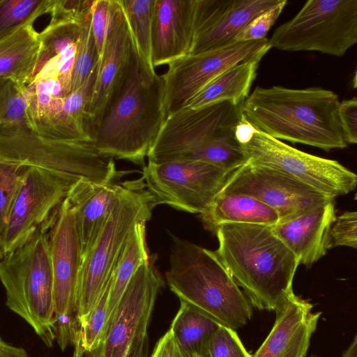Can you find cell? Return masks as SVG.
<instances>
[{
  "mask_svg": "<svg viewBox=\"0 0 357 357\" xmlns=\"http://www.w3.org/2000/svg\"><path fill=\"white\" fill-rule=\"evenodd\" d=\"M219 192L252 197L273 208L280 222L335 199L283 173L248 160L230 173Z\"/></svg>",
  "mask_w": 357,
  "mask_h": 357,
  "instance_id": "obj_16",
  "label": "cell"
},
{
  "mask_svg": "<svg viewBox=\"0 0 357 357\" xmlns=\"http://www.w3.org/2000/svg\"><path fill=\"white\" fill-rule=\"evenodd\" d=\"M340 102L336 93L320 87L257 86L244 100L242 113L273 138L329 151L348 146L338 115Z\"/></svg>",
  "mask_w": 357,
  "mask_h": 357,
  "instance_id": "obj_2",
  "label": "cell"
},
{
  "mask_svg": "<svg viewBox=\"0 0 357 357\" xmlns=\"http://www.w3.org/2000/svg\"><path fill=\"white\" fill-rule=\"evenodd\" d=\"M164 280L150 259L132 277L102 343L84 357H128L147 328Z\"/></svg>",
  "mask_w": 357,
  "mask_h": 357,
  "instance_id": "obj_14",
  "label": "cell"
},
{
  "mask_svg": "<svg viewBox=\"0 0 357 357\" xmlns=\"http://www.w3.org/2000/svg\"><path fill=\"white\" fill-rule=\"evenodd\" d=\"M261 58L239 63L227 69L206 84L185 107L198 109L209 105L229 102L238 105L248 96Z\"/></svg>",
  "mask_w": 357,
  "mask_h": 357,
  "instance_id": "obj_25",
  "label": "cell"
},
{
  "mask_svg": "<svg viewBox=\"0 0 357 357\" xmlns=\"http://www.w3.org/2000/svg\"><path fill=\"white\" fill-rule=\"evenodd\" d=\"M48 220L24 243L0 259V280L6 291L7 307L24 319L47 347H52L57 328Z\"/></svg>",
  "mask_w": 357,
  "mask_h": 357,
  "instance_id": "obj_5",
  "label": "cell"
},
{
  "mask_svg": "<svg viewBox=\"0 0 357 357\" xmlns=\"http://www.w3.org/2000/svg\"><path fill=\"white\" fill-rule=\"evenodd\" d=\"M176 160H199L230 172L246 161L235 138L234 130L206 142Z\"/></svg>",
  "mask_w": 357,
  "mask_h": 357,
  "instance_id": "obj_30",
  "label": "cell"
},
{
  "mask_svg": "<svg viewBox=\"0 0 357 357\" xmlns=\"http://www.w3.org/2000/svg\"><path fill=\"white\" fill-rule=\"evenodd\" d=\"M243 102H222L178 109L166 118L148 153L149 161L176 160L206 142L234 130Z\"/></svg>",
  "mask_w": 357,
  "mask_h": 357,
  "instance_id": "obj_13",
  "label": "cell"
},
{
  "mask_svg": "<svg viewBox=\"0 0 357 357\" xmlns=\"http://www.w3.org/2000/svg\"><path fill=\"white\" fill-rule=\"evenodd\" d=\"M195 0H156L152 33L154 68L169 65L190 52Z\"/></svg>",
  "mask_w": 357,
  "mask_h": 357,
  "instance_id": "obj_20",
  "label": "cell"
},
{
  "mask_svg": "<svg viewBox=\"0 0 357 357\" xmlns=\"http://www.w3.org/2000/svg\"><path fill=\"white\" fill-rule=\"evenodd\" d=\"M230 172L199 160L149 161L142 177L157 204L203 213L225 185Z\"/></svg>",
  "mask_w": 357,
  "mask_h": 357,
  "instance_id": "obj_11",
  "label": "cell"
},
{
  "mask_svg": "<svg viewBox=\"0 0 357 357\" xmlns=\"http://www.w3.org/2000/svg\"><path fill=\"white\" fill-rule=\"evenodd\" d=\"M137 55L146 68L155 73L152 63V33L156 0H121Z\"/></svg>",
  "mask_w": 357,
  "mask_h": 357,
  "instance_id": "obj_29",
  "label": "cell"
},
{
  "mask_svg": "<svg viewBox=\"0 0 357 357\" xmlns=\"http://www.w3.org/2000/svg\"><path fill=\"white\" fill-rule=\"evenodd\" d=\"M271 49L268 38L235 42L224 47L185 56L168 65L161 75L164 108L169 116L185 105L206 84L231 67L262 58Z\"/></svg>",
  "mask_w": 357,
  "mask_h": 357,
  "instance_id": "obj_12",
  "label": "cell"
},
{
  "mask_svg": "<svg viewBox=\"0 0 357 357\" xmlns=\"http://www.w3.org/2000/svg\"><path fill=\"white\" fill-rule=\"evenodd\" d=\"M110 17V0H93L91 6V26L96 52L100 58L105 47Z\"/></svg>",
  "mask_w": 357,
  "mask_h": 357,
  "instance_id": "obj_39",
  "label": "cell"
},
{
  "mask_svg": "<svg viewBox=\"0 0 357 357\" xmlns=\"http://www.w3.org/2000/svg\"><path fill=\"white\" fill-rule=\"evenodd\" d=\"M287 0L261 13L249 22L236 36L235 42H245L266 38V35L282 12Z\"/></svg>",
  "mask_w": 357,
  "mask_h": 357,
  "instance_id": "obj_38",
  "label": "cell"
},
{
  "mask_svg": "<svg viewBox=\"0 0 357 357\" xmlns=\"http://www.w3.org/2000/svg\"><path fill=\"white\" fill-rule=\"evenodd\" d=\"M78 32L79 22L50 21L39 33L40 50L36 73L48 60L56 57L66 96L70 93Z\"/></svg>",
  "mask_w": 357,
  "mask_h": 357,
  "instance_id": "obj_26",
  "label": "cell"
},
{
  "mask_svg": "<svg viewBox=\"0 0 357 357\" xmlns=\"http://www.w3.org/2000/svg\"><path fill=\"white\" fill-rule=\"evenodd\" d=\"M163 100L162 75L146 68L134 47L123 89L93 135L99 153L144 163L167 118Z\"/></svg>",
  "mask_w": 357,
  "mask_h": 357,
  "instance_id": "obj_3",
  "label": "cell"
},
{
  "mask_svg": "<svg viewBox=\"0 0 357 357\" xmlns=\"http://www.w3.org/2000/svg\"><path fill=\"white\" fill-rule=\"evenodd\" d=\"M109 287V279L91 310L79 323L73 357H84L102 343L107 331Z\"/></svg>",
  "mask_w": 357,
  "mask_h": 357,
  "instance_id": "obj_31",
  "label": "cell"
},
{
  "mask_svg": "<svg viewBox=\"0 0 357 357\" xmlns=\"http://www.w3.org/2000/svg\"><path fill=\"white\" fill-rule=\"evenodd\" d=\"M7 79L0 78V87L5 83Z\"/></svg>",
  "mask_w": 357,
  "mask_h": 357,
  "instance_id": "obj_47",
  "label": "cell"
},
{
  "mask_svg": "<svg viewBox=\"0 0 357 357\" xmlns=\"http://www.w3.org/2000/svg\"><path fill=\"white\" fill-rule=\"evenodd\" d=\"M203 357H252L235 330L220 325L208 339Z\"/></svg>",
  "mask_w": 357,
  "mask_h": 357,
  "instance_id": "obj_35",
  "label": "cell"
},
{
  "mask_svg": "<svg viewBox=\"0 0 357 357\" xmlns=\"http://www.w3.org/2000/svg\"><path fill=\"white\" fill-rule=\"evenodd\" d=\"M155 205L142 178L121 183L111 212L93 243L82 257L76 296L78 328L109 279L131 230L137 223L150 219Z\"/></svg>",
  "mask_w": 357,
  "mask_h": 357,
  "instance_id": "obj_7",
  "label": "cell"
},
{
  "mask_svg": "<svg viewBox=\"0 0 357 357\" xmlns=\"http://www.w3.org/2000/svg\"><path fill=\"white\" fill-rule=\"evenodd\" d=\"M146 222H140L134 226L123 246L110 275L107 331L112 321L121 298L132 277L142 264L150 259L146 242Z\"/></svg>",
  "mask_w": 357,
  "mask_h": 357,
  "instance_id": "obj_27",
  "label": "cell"
},
{
  "mask_svg": "<svg viewBox=\"0 0 357 357\" xmlns=\"http://www.w3.org/2000/svg\"><path fill=\"white\" fill-rule=\"evenodd\" d=\"M29 167L0 160V245L14 200Z\"/></svg>",
  "mask_w": 357,
  "mask_h": 357,
  "instance_id": "obj_34",
  "label": "cell"
},
{
  "mask_svg": "<svg viewBox=\"0 0 357 357\" xmlns=\"http://www.w3.org/2000/svg\"><path fill=\"white\" fill-rule=\"evenodd\" d=\"M256 128L252 126L242 114L241 119L234 129V135L239 144L248 142L252 137Z\"/></svg>",
  "mask_w": 357,
  "mask_h": 357,
  "instance_id": "obj_43",
  "label": "cell"
},
{
  "mask_svg": "<svg viewBox=\"0 0 357 357\" xmlns=\"http://www.w3.org/2000/svg\"><path fill=\"white\" fill-rule=\"evenodd\" d=\"M166 279L180 299L234 330L252 318V305L215 251L173 236Z\"/></svg>",
  "mask_w": 357,
  "mask_h": 357,
  "instance_id": "obj_4",
  "label": "cell"
},
{
  "mask_svg": "<svg viewBox=\"0 0 357 357\" xmlns=\"http://www.w3.org/2000/svg\"><path fill=\"white\" fill-rule=\"evenodd\" d=\"M133 42L121 0H110V17L102 54L86 112L93 135L121 93L129 74Z\"/></svg>",
  "mask_w": 357,
  "mask_h": 357,
  "instance_id": "obj_17",
  "label": "cell"
},
{
  "mask_svg": "<svg viewBox=\"0 0 357 357\" xmlns=\"http://www.w3.org/2000/svg\"><path fill=\"white\" fill-rule=\"evenodd\" d=\"M220 324L180 301L169 330L184 357H203L206 344Z\"/></svg>",
  "mask_w": 357,
  "mask_h": 357,
  "instance_id": "obj_28",
  "label": "cell"
},
{
  "mask_svg": "<svg viewBox=\"0 0 357 357\" xmlns=\"http://www.w3.org/2000/svg\"><path fill=\"white\" fill-rule=\"evenodd\" d=\"M275 312L271 331L252 357H305L321 312L295 294Z\"/></svg>",
  "mask_w": 357,
  "mask_h": 357,
  "instance_id": "obj_19",
  "label": "cell"
},
{
  "mask_svg": "<svg viewBox=\"0 0 357 357\" xmlns=\"http://www.w3.org/2000/svg\"><path fill=\"white\" fill-rule=\"evenodd\" d=\"M0 357H29L21 347L13 346L0 337Z\"/></svg>",
  "mask_w": 357,
  "mask_h": 357,
  "instance_id": "obj_45",
  "label": "cell"
},
{
  "mask_svg": "<svg viewBox=\"0 0 357 357\" xmlns=\"http://www.w3.org/2000/svg\"><path fill=\"white\" fill-rule=\"evenodd\" d=\"M200 218L204 227L215 234L230 223L273 227L280 222L278 213L261 201L242 194L218 192Z\"/></svg>",
  "mask_w": 357,
  "mask_h": 357,
  "instance_id": "obj_23",
  "label": "cell"
},
{
  "mask_svg": "<svg viewBox=\"0 0 357 357\" xmlns=\"http://www.w3.org/2000/svg\"><path fill=\"white\" fill-rule=\"evenodd\" d=\"M120 183H98L79 180L73 183L66 199L73 212L82 257L90 248L111 212Z\"/></svg>",
  "mask_w": 357,
  "mask_h": 357,
  "instance_id": "obj_22",
  "label": "cell"
},
{
  "mask_svg": "<svg viewBox=\"0 0 357 357\" xmlns=\"http://www.w3.org/2000/svg\"><path fill=\"white\" fill-rule=\"evenodd\" d=\"M3 257L1 249V245H0V259Z\"/></svg>",
  "mask_w": 357,
  "mask_h": 357,
  "instance_id": "obj_48",
  "label": "cell"
},
{
  "mask_svg": "<svg viewBox=\"0 0 357 357\" xmlns=\"http://www.w3.org/2000/svg\"><path fill=\"white\" fill-rule=\"evenodd\" d=\"M149 337L148 333L141 335L135 342L128 357H148Z\"/></svg>",
  "mask_w": 357,
  "mask_h": 357,
  "instance_id": "obj_44",
  "label": "cell"
},
{
  "mask_svg": "<svg viewBox=\"0 0 357 357\" xmlns=\"http://www.w3.org/2000/svg\"><path fill=\"white\" fill-rule=\"evenodd\" d=\"M310 357H316V356H311Z\"/></svg>",
  "mask_w": 357,
  "mask_h": 357,
  "instance_id": "obj_49",
  "label": "cell"
},
{
  "mask_svg": "<svg viewBox=\"0 0 357 357\" xmlns=\"http://www.w3.org/2000/svg\"><path fill=\"white\" fill-rule=\"evenodd\" d=\"M52 0H0V41L50 14Z\"/></svg>",
  "mask_w": 357,
  "mask_h": 357,
  "instance_id": "obj_32",
  "label": "cell"
},
{
  "mask_svg": "<svg viewBox=\"0 0 357 357\" xmlns=\"http://www.w3.org/2000/svg\"><path fill=\"white\" fill-rule=\"evenodd\" d=\"M93 0H52L50 21L78 22L91 10Z\"/></svg>",
  "mask_w": 357,
  "mask_h": 357,
  "instance_id": "obj_40",
  "label": "cell"
},
{
  "mask_svg": "<svg viewBox=\"0 0 357 357\" xmlns=\"http://www.w3.org/2000/svg\"><path fill=\"white\" fill-rule=\"evenodd\" d=\"M215 234V254L252 306L275 311L294 294L298 263L272 227L230 223Z\"/></svg>",
  "mask_w": 357,
  "mask_h": 357,
  "instance_id": "obj_1",
  "label": "cell"
},
{
  "mask_svg": "<svg viewBox=\"0 0 357 357\" xmlns=\"http://www.w3.org/2000/svg\"><path fill=\"white\" fill-rule=\"evenodd\" d=\"M338 115L346 142H357V98L354 97L340 102Z\"/></svg>",
  "mask_w": 357,
  "mask_h": 357,
  "instance_id": "obj_41",
  "label": "cell"
},
{
  "mask_svg": "<svg viewBox=\"0 0 357 357\" xmlns=\"http://www.w3.org/2000/svg\"><path fill=\"white\" fill-rule=\"evenodd\" d=\"M56 341L62 351L78 331L76 296L82 252L72 208L66 199L48 220Z\"/></svg>",
  "mask_w": 357,
  "mask_h": 357,
  "instance_id": "obj_9",
  "label": "cell"
},
{
  "mask_svg": "<svg viewBox=\"0 0 357 357\" xmlns=\"http://www.w3.org/2000/svg\"><path fill=\"white\" fill-rule=\"evenodd\" d=\"M73 181L29 167L14 200L1 241L3 257L29 239L57 210Z\"/></svg>",
  "mask_w": 357,
  "mask_h": 357,
  "instance_id": "obj_15",
  "label": "cell"
},
{
  "mask_svg": "<svg viewBox=\"0 0 357 357\" xmlns=\"http://www.w3.org/2000/svg\"><path fill=\"white\" fill-rule=\"evenodd\" d=\"M336 217L334 199L311 208L272 227L297 259L310 266L326 253L329 231Z\"/></svg>",
  "mask_w": 357,
  "mask_h": 357,
  "instance_id": "obj_21",
  "label": "cell"
},
{
  "mask_svg": "<svg viewBox=\"0 0 357 357\" xmlns=\"http://www.w3.org/2000/svg\"><path fill=\"white\" fill-rule=\"evenodd\" d=\"M342 357H357V339L356 335L349 347L342 354Z\"/></svg>",
  "mask_w": 357,
  "mask_h": 357,
  "instance_id": "obj_46",
  "label": "cell"
},
{
  "mask_svg": "<svg viewBox=\"0 0 357 357\" xmlns=\"http://www.w3.org/2000/svg\"><path fill=\"white\" fill-rule=\"evenodd\" d=\"M39 33L26 24L0 41V78L27 86L33 80L39 59Z\"/></svg>",
  "mask_w": 357,
  "mask_h": 357,
  "instance_id": "obj_24",
  "label": "cell"
},
{
  "mask_svg": "<svg viewBox=\"0 0 357 357\" xmlns=\"http://www.w3.org/2000/svg\"><path fill=\"white\" fill-rule=\"evenodd\" d=\"M98 59L91 26V8L79 21L76 53L71 76L70 92L86 81Z\"/></svg>",
  "mask_w": 357,
  "mask_h": 357,
  "instance_id": "obj_33",
  "label": "cell"
},
{
  "mask_svg": "<svg viewBox=\"0 0 357 357\" xmlns=\"http://www.w3.org/2000/svg\"><path fill=\"white\" fill-rule=\"evenodd\" d=\"M357 43V0H309L274 31L268 44L280 50L342 56Z\"/></svg>",
  "mask_w": 357,
  "mask_h": 357,
  "instance_id": "obj_8",
  "label": "cell"
},
{
  "mask_svg": "<svg viewBox=\"0 0 357 357\" xmlns=\"http://www.w3.org/2000/svg\"><path fill=\"white\" fill-rule=\"evenodd\" d=\"M0 160L47 169L73 182L110 183L125 174L113 158L99 153L92 139H59L44 137L26 122L0 123Z\"/></svg>",
  "mask_w": 357,
  "mask_h": 357,
  "instance_id": "obj_6",
  "label": "cell"
},
{
  "mask_svg": "<svg viewBox=\"0 0 357 357\" xmlns=\"http://www.w3.org/2000/svg\"><path fill=\"white\" fill-rule=\"evenodd\" d=\"M150 357H184L169 329L157 342Z\"/></svg>",
  "mask_w": 357,
  "mask_h": 357,
  "instance_id": "obj_42",
  "label": "cell"
},
{
  "mask_svg": "<svg viewBox=\"0 0 357 357\" xmlns=\"http://www.w3.org/2000/svg\"><path fill=\"white\" fill-rule=\"evenodd\" d=\"M246 160L283 173L335 198L353 191L357 176L339 162L298 150L256 128L239 144Z\"/></svg>",
  "mask_w": 357,
  "mask_h": 357,
  "instance_id": "obj_10",
  "label": "cell"
},
{
  "mask_svg": "<svg viewBox=\"0 0 357 357\" xmlns=\"http://www.w3.org/2000/svg\"><path fill=\"white\" fill-rule=\"evenodd\" d=\"M26 107V86L7 79L0 87V123L25 119Z\"/></svg>",
  "mask_w": 357,
  "mask_h": 357,
  "instance_id": "obj_36",
  "label": "cell"
},
{
  "mask_svg": "<svg viewBox=\"0 0 357 357\" xmlns=\"http://www.w3.org/2000/svg\"><path fill=\"white\" fill-rule=\"evenodd\" d=\"M280 0H195L193 40L188 54L216 50L234 43L254 18Z\"/></svg>",
  "mask_w": 357,
  "mask_h": 357,
  "instance_id": "obj_18",
  "label": "cell"
},
{
  "mask_svg": "<svg viewBox=\"0 0 357 357\" xmlns=\"http://www.w3.org/2000/svg\"><path fill=\"white\" fill-rule=\"evenodd\" d=\"M337 246L357 248V213L345 211L336 216L331 225L328 249Z\"/></svg>",
  "mask_w": 357,
  "mask_h": 357,
  "instance_id": "obj_37",
  "label": "cell"
}]
</instances>
